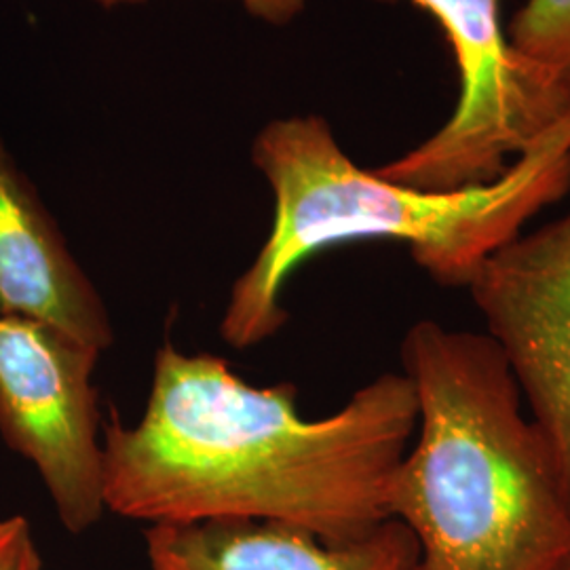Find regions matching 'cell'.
I'll return each mask as SVG.
<instances>
[{
    "mask_svg": "<svg viewBox=\"0 0 570 570\" xmlns=\"http://www.w3.org/2000/svg\"><path fill=\"white\" fill-rule=\"evenodd\" d=\"M402 364L419 421L387 505L419 543V570H551L569 558L560 471L489 334L416 322Z\"/></svg>",
    "mask_w": 570,
    "mask_h": 570,
    "instance_id": "3",
    "label": "cell"
},
{
    "mask_svg": "<svg viewBox=\"0 0 570 570\" xmlns=\"http://www.w3.org/2000/svg\"><path fill=\"white\" fill-rule=\"evenodd\" d=\"M150 570H419V543L400 520L332 543L273 520H204L144 530Z\"/></svg>",
    "mask_w": 570,
    "mask_h": 570,
    "instance_id": "8",
    "label": "cell"
},
{
    "mask_svg": "<svg viewBox=\"0 0 570 570\" xmlns=\"http://www.w3.org/2000/svg\"><path fill=\"white\" fill-rule=\"evenodd\" d=\"M26 530H30V522L23 515H11L0 520V558L18 543V539Z\"/></svg>",
    "mask_w": 570,
    "mask_h": 570,
    "instance_id": "12",
    "label": "cell"
},
{
    "mask_svg": "<svg viewBox=\"0 0 570 570\" xmlns=\"http://www.w3.org/2000/svg\"><path fill=\"white\" fill-rule=\"evenodd\" d=\"M100 355L58 327L0 317V435L39 471L70 534L98 527L108 511L94 385Z\"/></svg>",
    "mask_w": 570,
    "mask_h": 570,
    "instance_id": "5",
    "label": "cell"
},
{
    "mask_svg": "<svg viewBox=\"0 0 570 570\" xmlns=\"http://www.w3.org/2000/svg\"><path fill=\"white\" fill-rule=\"evenodd\" d=\"M468 289L550 449L570 508V212L497 249Z\"/></svg>",
    "mask_w": 570,
    "mask_h": 570,
    "instance_id": "6",
    "label": "cell"
},
{
    "mask_svg": "<svg viewBox=\"0 0 570 570\" xmlns=\"http://www.w3.org/2000/svg\"><path fill=\"white\" fill-rule=\"evenodd\" d=\"M252 161L273 193V225L235 279L220 334L233 348L273 338L287 313L289 275L311 256L351 242H400L435 284L465 287L530 218L570 190V108L492 183L428 190L355 164L320 115L266 122Z\"/></svg>",
    "mask_w": 570,
    "mask_h": 570,
    "instance_id": "2",
    "label": "cell"
},
{
    "mask_svg": "<svg viewBox=\"0 0 570 570\" xmlns=\"http://www.w3.org/2000/svg\"><path fill=\"white\" fill-rule=\"evenodd\" d=\"M104 7H119V4H134L142 0H94ZM245 11L271 26H285L296 20L308 4V0H239Z\"/></svg>",
    "mask_w": 570,
    "mask_h": 570,
    "instance_id": "10",
    "label": "cell"
},
{
    "mask_svg": "<svg viewBox=\"0 0 570 570\" xmlns=\"http://www.w3.org/2000/svg\"><path fill=\"white\" fill-rule=\"evenodd\" d=\"M0 317L30 320L106 351L115 330L98 287L0 140Z\"/></svg>",
    "mask_w": 570,
    "mask_h": 570,
    "instance_id": "7",
    "label": "cell"
},
{
    "mask_svg": "<svg viewBox=\"0 0 570 570\" xmlns=\"http://www.w3.org/2000/svg\"><path fill=\"white\" fill-rule=\"evenodd\" d=\"M416 421L404 372L308 421L294 385L256 387L218 355L165 343L142 416L104 425L106 510L146 527L273 520L346 543L391 518L389 482Z\"/></svg>",
    "mask_w": 570,
    "mask_h": 570,
    "instance_id": "1",
    "label": "cell"
},
{
    "mask_svg": "<svg viewBox=\"0 0 570 570\" xmlns=\"http://www.w3.org/2000/svg\"><path fill=\"white\" fill-rule=\"evenodd\" d=\"M0 570H45L32 529L26 530L18 539V543L0 558Z\"/></svg>",
    "mask_w": 570,
    "mask_h": 570,
    "instance_id": "11",
    "label": "cell"
},
{
    "mask_svg": "<svg viewBox=\"0 0 570 570\" xmlns=\"http://www.w3.org/2000/svg\"><path fill=\"white\" fill-rule=\"evenodd\" d=\"M551 570H570V556L569 558H564V560H562L558 567H553Z\"/></svg>",
    "mask_w": 570,
    "mask_h": 570,
    "instance_id": "13",
    "label": "cell"
},
{
    "mask_svg": "<svg viewBox=\"0 0 570 570\" xmlns=\"http://www.w3.org/2000/svg\"><path fill=\"white\" fill-rule=\"evenodd\" d=\"M410 2L442 26L456 61L459 98L433 136L374 171L428 190L492 183L569 110L570 98L511 47L503 0Z\"/></svg>",
    "mask_w": 570,
    "mask_h": 570,
    "instance_id": "4",
    "label": "cell"
},
{
    "mask_svg": "<svg viewBox=\"0 0 570 570\" xmlns=\"http://www.w3.org/2000/svg\"><path fill=\"white\" fill-rule=\"evenodd\" d=\"M508 39L570 98V0H527L511 18Z\"/></svg>",
    "mask_w": 570,
    "mask_h": 570,
    "instance_id": "9",
    "label": "cell"
}]
</instances>
